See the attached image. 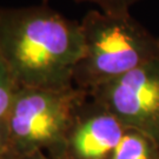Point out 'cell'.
I'll list each match as a JSON object with an SVG mask.
<instances>
[{"label": "cell", "mask_w": 159, "mask_h": 159, "mask_svg": "<svg viewBox=\"0 0 159 159\" xmlns=\"http://www.w3.org/2000/svg\"><path fill=\"white\" fill-rule=\"evenodd\" d=\"M83 48L80 21L46 5L0 7V60L19 86L73 85Z\"/></svg>", "instance_id": "cell-1"}, {"label": "cell", "mask_w": 159, "mask_h": 159, "mask_svg": "<svg viewBox=\"0 0 159 159\" xmlns=\"http://www.w3.org/2000/svg\"><path fill=\"white\" fill-rule=\"evenodd\" d=\"M84 48L73 85L90 93L159 54V38L130 13L90 10L80 21Z\"/></svg>", "instance_id": "cell-2"}, {"label": "cell", "mask_w": 159, "mask_h": 159, "mask_svg": "<svg viewBox=\"0 0 159 159\" xmlns=\"http://www.w3.org/2000/svg\"><path fill=\"white\" fill-rule=\"evenodd\" d=\"M87 97V92L74 85L61 89L20 86L5 123L8 157L52 151Z\"/></svg>", "instance_id": "cell-3"}, {"label": "cell", "mask_w": 159, "mask_h": 159, "mask_svg": "<svg viewBox=\"0 0 159 159\" xmlns=\"http://www.w3.org/2000/svg\"><path fill=\"white\" fill-rule=\"evenodd\" d=\"M89 94L126 129L140 131L159 145V54Z\"/></svg>", "instance_id": "cell-4"}, {"label": "cell", "mask_w": 159, "mask_h": 159, "mask_svg": "<svg viewBox=\"0 0 159 159\" xmlns=\"http://www.w3.org/2000/svg\"><path fill=\"white\" fill-rule=\"evenodd\" d=\"M126 130L89 94L61 140L47 154L54 159H112Z\"/></svg>", "instance_id": "cell-5"}, {"label": "cell", "mask_w": 159, "mask_h": 159, "mask_svg": "<svg viewBox=\"0 0 159 159\" xmlns=\"http://www.w3.org/2000/svg\"><path fill=\"white\" fill-rule=\"evenodd\" d=\"M112 159H159V145L140 131L127 129Z\"/></svg>", "instance_id": "cell-6"}, {"label": "cell", "mask_w": 159, "mask_h": 159, "mask_svg": "<svg viewBox=\"0 0 159 159\" xmlns=\"http://www.w3.org/2000/svg\"><path fill=\"white\" fill-rule=\"evenodd\" d=\"M20 86L18 85L8 68L0 60V126L5 130L7 116Z\"/></svg>", "instance_id": "cell-7"}, {"label": "cell", "mask_w": 159, "mask_h": 159, "mask_svg": "<svg viewBox=\"0 0 159 159\" xmlns=\"http://www.w3.org/2000/svg\"><path fill=\"white\" fill-rule=\"evenodd\" d=\"M78 2H91L97 6V10L111 13V14H123L130 13L131 7L139 2L140 0H74Z\"/></svg>", "instance_id": "cell-8"}, {"label": "cell", "mask_w": 159, "mask_h": 159, "mask_svg": "<svg viewBox=\"0 0 159 159\" xmlns=\"http://www.w3.org/2000/svg\"><path fill=\"white\" fill-rule=\"evenodd\" d=\"M8 144L4 127L0 126V159H7L8 157Z\"/></svg>", "instance_id": "cell-9"}, {"label": "cell", "mask_w": 159, "mask_h": 159, "mask_svg": "<svg viewBox=\"0 0 159 159\" xmlns=\"http://www.w3.org/2000/svg\"><path fill=\"white\" fill-rule=\"evenodd\" d=\"M7 159H54V158H52L51 156H48L44 151H37V152H33V153L24 154V156H10V157H7Z\"/></svg>", "instance_id": "cell-10"}]
</instances>
